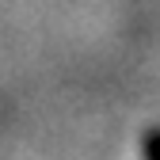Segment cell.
<instances>
[{"label":"cell","mask_w":160,"mask_h":160,"mask_svg":"<svg viewBox=\"0 0 160 160\" xmlns=\"http://www.w3.org/2000/svg\"><path fill=\"white\" fill-rule=\"evenodd\" d=\"M141 160H160V126L141 133Z\"/></svg>","instance_id":"6da1fadb"}]
</instances>
